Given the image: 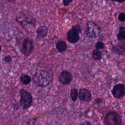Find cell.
<instances>
[{
  "label": "cell",
  "instance_id": "1",
  "mask_svg": "<svg viewBox=\"0 0 125 125\" xmlns=\"http://www.w3.org/2000/svg\"><path fill=\"white\" fill-rule=\"evenodd\" d=\"M53 80V73L49 70H40L34 75L33 80L35 84L41 87H45L49 85Z\"/></svg>",
  "mask_w": 125,
  "mask_h": 125
},
{
  "label": "cell",
  "instance_id": "2",
  "mask_svg": "<svg viewBox=\"0 0 125 125\" xmlns=\"http://www.w3.org/2000/svg\"><path fill=\"white\" fill-rule=\"evenodd\" d=\"M101 32V27L95 22L89 21L86 23V29L85 34L86 36L91 39H95L98 37Z\"/></svg>",
  "mask_w": 125,
  "mask_h": 125
},
{
  "label": "cell",
  "instance_id": "3",
  "mask_svg": "<svg viewBox=\"0 0 125 125\" xmlns=\"http://www.w3.org/2000/svg\"><path fill=\"white\" fill-rule=\"evenodd\" d=\"M20 105L24 109L28 108L31 106L32 104V96L30 93L23 89H21L20 91Z\"/></svg>",
  "mask_w": 125,
  "mask_h": 125
},
{
  "label": "cell",
  "instance_id": "4",
  "mask_svg": "<svg viewBox=\"0 0 125 125\" xmlns=\"http://www.w3.org/2000/svg\"><path fill=\"white\" fill-rule=\"evenodd\" d=\"M105 125H120L122 120L120 116L115 112H108L104 119Z\"/></svg>",
  "mask_w": 125,
  "mask_h": 125
},
{
  "label": "cell",
  "instance_id": "5",
  "mask_svg": "<svg viewBox=\"0 0 125 125\" xmlns=\"http://www.w3.org/2000/svg\"><path fill=\"white\" fill-rule=\"evenodd\" d=\"M16 21L20 22L23 27H25L27 24L34 25L35 23V19L32 16L24 13H19L17 16Z\"/></svg>",
  "mask_w": 125,
  "mask_h": 125
},
{
  "label": "cell",
  "instance_id": "6",
  "mask_svg": "<svg viewBox=\"0 0 125 125\" xmlns=\"http://www.w3.org/2000/svg\"><path fill=\"white\" fill-rule=\"evenodd\" d=\"M111 93L113 96L117 99H120L123 97L125 95V85L123 83H119L115 85Z\"/></svg>",
  "mask_w": 125,
  "mask_h": 125
},
{
  "label": "cell",
  "instance_id": "7",
  "mask_svg": "<svg viewBox=\"0 0 125 125\" xmlns=\"http://www.w3.org/2000/svg\"><path fill=\"white\" fill-rule=\"evenodd\" d=\"M33 49V43L32 41L29 39H25L22 44L21 51L22 53L28 56L30 55Z\"/></svg>",
  "mask_w": 125,
  "mask_h": 125
},
{
  "label": "cell",
  "instance_id": "8",
  "mask_svg": "<svg viewBox=\"0 0 125 125\" xmlns=\"http://www.w3.org/2000/svg\"><path fill=\"white\" fill-rule=\"evenodd\" d=\"M73 76L70 72L68 71H62L60 74L59 77V82L62 84H69L72 81Z\"/></svg>",
  "mask_w": 125,
  "mask_h": 125
},
{
  "label": "cell",
  "instance_id": "9",
  "mask_svg": "<svg viewBox=\"0 0 125 125\" xmlns=\"http://www.w3.org/2000/svg\"><path fill=\"white\" fill-rule=\"evenodd\" d=\"M67 40L70 43H76L80 40L79 33L71 28L67 32Z\"/></svg>",
  "mask_w": 125,
  "mask_h": 125
},
{
  "label": "cell",
  "instance_id": "10",
  "mask_svg": "<svg viewBox=\"0 0 125 125\" xmlns=\"http://www.w3.org/2000/svg\"><path fill=\"white\" fill-rule=\"evenodd\" d=\"M78 96L80 100L84 102H88L91 100L92 95L89 90L86 88H81L79 91Z\"/></svg>",
  "mask_w": 125,
  "mask_h": 125
},
{
  "label": "cell",
  "instance_id": "11",
  "mask_svg": "<svg viewBox=\"0 0 125 125\" xmlns=\"http://www.w3.org/2000/svg\"><path fill=\"white\" fill-rule=\"evenodd\" d=\"M38 38L42 39L45 37L48 34V28L45 26H41L36 30Z\"/></svg>",
  "mask_w": 125,
  "mask_h": 125
},
{
  "label": "cell",
  "instance_id": "12",
  "mask_svg": "<svg viewBox=\"0 0 125 125\" xmlns=\"http://www.w3.org/2000/svg\"><path fill=\"white\" fill-rule=\"evenodd\" d=\"M56 47V49L59 52H62L66 50L67 48V45L64 41L60 40L57 42Z\"/></svg>",
  "mask_w": 125,
  "mask_h": 125
},
{
  "label": "cell",
  "instance_id": "13",
  "mask_svg": "<svg viewBox=\"0 0 125 125\" xmlns=\"http://www.w3.org/2000/svg\"><path fill=\"white\" fill-rule=\"evenodd\" d=\"M117 39L119 40H125V27L121 26L119 28V31L117 35Z\"/></svg>",
  "mask_w": 125,
  "mask_h": 125
},
{
  "label": "cell",
  "instance_id": "14",
  "mask_svg": "<svg viewBox=\"0 0 125 125\" xmlns=\"http://www.w3.org/2000/svg\"><path fill=\"white\" fill-rule=\"evenodd\" d=\"M20 80L21 83L25 85L29 84L31 82V79L30 77L26 74L22 75L20 78Z\"/></svg>",
  "mask_w": 125,
  "mask_h": 125
},
{
  "label": "cell",
  "instance_id": "15",
  "mask_svg": "<svg viewBox=\"0 0 125 125\" xmlns=\"http://www.w3.org/2000/svg\"><path fill=\"white\" fill-rule=\"evenodd\" d=\"M92 58L94 60H99L102 58V54L98 49H94L92 52Z\"/></svg>",
  "mask_w": 125,
  "mask_h": 125
},
{
  "label": "cell",
  "instance_id": "16",
  "mask_svg": "<svg viewBox=\"0 0 125 125\" xmlns=\"http://www.w3.org/2000/svg\"><path fill=\"white\" fill-rule=\"evenodd\" d=\"M78 94H78V90L76 88H74L72 89L70 92V98L71 100L73 101H76L77 99Z\"/></svg>",
  "mask_w": 125,
  "mask_h": 125
},
{
  "label": "cell",
  "instance_id": "17",
  "mask_svg": "<svg viewBox=\"0 0 125 125\" xmlns=\"http://www.w3.org/2000/svg\"><path fill=\"white\" fill-rule=\"evenodd\" d=\"M71 28L73 29L75 31L79 33V34L82 32V29H81V26L79 24H74V25H73L72 26Z\"/></svg>",
  "mask_w": 125,
  "mask_h": 125
},
{
  "label": "cell",
  "instance_id": "18",
  "mask_svg": "<svg viewBox=\"0 0 125 125\" xmlns=\"http://www.w3.org/2000/svg\"><path fill=\"white\" fill-rule=\"evenodd\" d=\"M104 47V43L102 42H98L95 44V47L97 49H103Z\"/></svg>",
  "mask_w": 125,
  "mask_h": 125
},
{
  "label": "cell",
  "instance_id": "19",
  "mask_svg": "<svg viewBox=\"0 0 125 125\" xmlns=\"http://www.w3.org/2000/svg\"><path fill=\"white\" fill-rule=\"evenodd\" d=\"M118 19L121 21H125V13H121L119 15Z\"/></svg>",
  "mask_w": 125,
  "mask_h": 125
},
{
  "label": "cell",
  "instance_id": "20",
  "mask_svg": "<svg viewBox=\"0 0 125 125\" xmlns=\"http://www.w3.org/2000/svg\"><path fill=\"white\" fill-rule=\"evenodd\" d=\"M4 62H5L7 63H9L12 61V58L10 57V56H9V55L6 56L4 58Z\"/></svg>",
  "mask_w": 125,
  "mask_h": 125
},
{
  "label": "cell",
  "instance_id": "21",
  "mask_svg": "<svg viewBox=\"0 0 125 125\" xmlns=\"http://www.w3.org/2000/svg\"><path fill=\"white\" fill-rule=\"evenodd\" d=\"M72 1H73V0H63V4L64 6H67Z\"/></svg>",
  "mask_w": 125,
  "mask_h": 125
},
{
  "label": "cell",
  "instance_id": "22",
  "mask_svg": "<svg viewBox=\"0 0 125 125\" xmlns=\"http://www.w3.org/2000/svg\"><path fill=\"white\" fill-rule=\"evenodd\" d=\"M27 125H35V122L33 121V120H30V121L28 122Z\"/></svg>",
  "mask_w": 125,
  "mask_h": 125
},
{
  "label": "cell",
  "instance_id": "23",
  "mask_svg": "<svg viewBox=\"0 0 125 125\" xmlns=\"http://www.w3.org/2000/svg\"><path fill=\"white\" fill-rule=\"evenodd\" d=\"M80 125H92L90 122H88V121H85L83 123H82Z\"/></svg>",
  "mask_w": 125,
  "mask_h": 125
},
{
  "label": "cell",
  "instance_id": "24",
  "mask_svg": "<svg viewBox=\"0 0 125 125\" xmlns=\"http://www.w3.org/2000/svg\"><path fill=\"white\" fill-rule=\"evenodd\" d=\"M115 1H117L118 2H120V3H122L125 1V0H114Z\"/></svg>",
  "mask_w": 125,
  "mask_h": 125
},
{
  "label": "cell",
  "instance_id": "25",
  "mask_svg": "<svg viewBox=\"0 0 125 125\" xmlns=\"http://www.w3.org/2000/svg\"><path fill=\"white\" fill-rule=\"evenodd\" d=\"M1 46L0 45V52L1 51Z\"/></svg>",
  "mask_w": 125,
  "mask_h": 125
},
{
  "label": "cell",
  "instance_id": "26",
  "mask_svg": "<svg viewBox=\"0 0 125 125\" xmlns=\"http://www.w3.org/2000/svg\"><path fill=\"white\" fill-rule=\"evenodd\" d=\"M8 1H14V0H7Z\"/></svg>",
  "mask_w": 125,
  "mask_h": 125
},
{
  "label": "cell",
  "instance_id": "27",
  "mask_svg": "<svg viewBox=\"0 0 125 125\" xmlns=\"http://www.w3.org/2000/svg\"></svg>",
  "mask_w": 125,
  "mask_h": 125
},
{
  "label": "cell",
  "instance_id": "28",
  "mask_svg": "<svg viewBox=\"0 0 125 125\" xmlns=\"http://www.w3.org/2000/svg\"></svg>",
  "mask_w": 125,
  "mask_h": 125
}]
</instances>
